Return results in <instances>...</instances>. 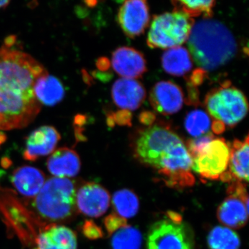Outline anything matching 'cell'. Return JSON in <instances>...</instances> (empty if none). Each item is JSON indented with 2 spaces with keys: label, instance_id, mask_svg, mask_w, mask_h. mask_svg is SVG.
Segmentation results:
<instances>
[{
  "label": "cell",
  "instance_id": "25",
  "mask_svg": "<svg viewBox=\"0 0 249 249\" xmlns=\"http://www.w3.org/2000/svg\"><path fill=\"white\" fill-rule=\"evenodd\" d=\"M177 10L182 11L191 18L204 15L210 18L213 14L215 0H172Z\"/></svg>",
  "mask_w": 249,
  "mask_h": 249
},
{
  "label": "cell",
  "instance_id": "29",
  "mask_svg": "<svg viewBox=\"0 0 249 249\" xmlns=\"http://www.w3.org/2000/svg\"><path fill=\"white\" fill-rule=\"evenodd\" d=\"M82 232L89 240H96L103 237L102 229L92 221H85L82 227Z\"/></svg>",
  "mask_w": 249,
  "mask_h": 249
},
{
  "label": "cell",
  "instance_id": "12",
  "mask_svg": "<svg viewBox=\"0 0 249 249\" xmlns=\"http://www.w3.org/2000/svg\"><path fill=\"white\" fill-rule=\"evenodd\" d=\"M61 139L55 127L45 125L35 129L27 138L23 158L35 161L41 157L51 155Z\"/></svg>",
  "mask_w": 249,
  "mask_h": 249
},
{
  "label": "cell",
  "instance_id": "28",
  "mask_svg": "<svg viewBox=\"0 0 249 249\" xmlns=\"http://www.w3.org/2000/svg\"><path fill=\"white\" fill-rule=\"evenodd\" d=\"M104 225L109 235H111L116 231L127 225V219L121 217L114 213L105 218Z\"/></svg>",
  "mask_w": 249,
  "mask_h": 249
},
{
  "label": "cell",
  "instance_id": "21",
  "mask_svg": "<svg viewBox=\"0 0 249 249\" xmlns=\"http://www.w3.org/2000/svg\"><path fill=\"white\" fill-rule=\"evenodd\" d=\"M161 62L163 70L175 76H184L193 67L191 54L182 47L168 49L163 54Z\"/></svg>",
  "mask_w": 249,
  "mask_h": 249
},
{
  "label": "cell",
  "instance_id": "33",
  "mask_svg": "<svg viewBox=\"0 0 249 249\" xmlns=\"http://www.w3.org/2000/svg\"><path fill=\"white\" fill-rule=\"evenodd\" d=\"M10 0H0V8L4 7L9 4Z\"/></svg>",
  "mask_w": 249,
  "mask_h": 249
},
{
  "label": "cell",
  "instance_id": "15",
  "mask_svg": "<svg viewBox=\"0 0 249 249\" xmlns=\"http://www.w3.org/2000/svg\"><path fill=\"white\" fill-rule=\"evenodd\" d=\"M41 229L32 249H77L76 232L61 224H49Z\"/></svg>",
  "mask_w": 249,
  "mask_h": 249
},
{
  "label": "cell",
  "instance_id": "30",
  "mask_svg": "<svg viewBox=\"0 0 249 249\" xmlns=\"http://www.w3.org/2000/svg\"><path fill=\"white\" fill-rule=\"evenodd\" d=\"M213 131L215 134L222 133L225 130V125L219 121H214L212 125Z\"/></svg>",
  "mask_w": 249,
  "mask_h": 249
},
{
  "label": "cell",
  "instance_id": "22",
  "mask_svg": "<svg viewBox=\"0 0 249 249\" xmlns=\"http://www.w3.org/2000/svg\"><path fill=\"white\" fill-rule=\"evenodd\" d=\"M112 205L116 214L124 219H129L138 213L139 198L131 190H119L114 193L112 196Z\"/></svg>",
  "mask_w": 249,
  "mask_h": 249
},
{
  "label": "cell",
  "instance_id": "7",
  "mask_svg": "<svg viewBox=\"0 0 249 249\" xmlns=\"http://www.w3.org/2000/svg\"><path fill=\"white\" fill-rule=\"evenodd\" d=\"M205 104L211 116L230 127L243 120L248 112L245 95L230 84L211 91L206 96Z\"/></svg>",
  "mask_w": 249,
  "mask_h": 249
},
{
  "label": "cell",
  "instance_id": "17",
  "mask_svg": "<svg viewBox=\"0 0 249 249\" xmlns=\"http://www.w3.org/2000/svg\"><path fill=\"white\" fill-rule=\"evenodd\" d=\"M111 65L114 71L123 78L142 76L147 71L146 61L141 52L131 47H123L112 54Z\"/></svg>",
  "mask_w": 249,
  "mask_h": 249
},
{
  "label": "cell",
  "instance_id": "8",
  "mask_svg": "<svg viewBox=\"0 0 249 249\" xmlns=\"http://www.w3.org/2000/svg\"><path fill=\"white\" fill-rule=\"evenodd\" d=\"M230 153V144H228L225 139L214 138L193 159L192 169L201 178L219 179L227 170Z\"/></svg>",
  "mask_w": 249,
  "mask_h": 249
},
{
  "label": "cell",
  "instance_id": "19",
  "mask_svg": "<svg viewBox=\"0 0 249 249\" xmlns=\"http://www.w3.org/2000/svg\"><path fill=\"white\" fill-rule=\"evenodd\" d=\"M11 182L19 194L27 199H34L45 182V175L34 167L21 166L14 170Z\"/></svg>",
  "mask_w": 249,
  "mask_h": 249
},
{
  "label": "cell",
  "instance_id": "23",
  "mask_svg": "<svg viewBox=\"0 0 249 249\" xmlns=\"http://www.w3.org/2000/svg\"><path fill=\"white\" fill-rule=\"evenodd\" d=\"M209 249H240V237L229 228L215 227L208 235Z\"/></svg>",
  "mask_w": 249,
  "mask_h": 249
},
{
  "label": "cell",
  "instance_id": "31",
  "mask_svg": "<svg viewBox=\"0 0 249 249\" xmlns=\"http://www.w3.org/2000/svg\"><path fill=\"white\" fill-rule=\"evenodd\" d=\"M7 140V136L2 131L0 130V145L4 144Z\"/></svg>",
  "mask_w": 249,
  "mask_h": 249
},
{
  "label": "cell",
  "instance_id": "14",
  "mask_svg": "<svg viewBox=\"0 0 249 249\" xmlns=\"http://www.w3.org/2000/svg\"><path fill=\"white\" fill-rule=\"evenodd\" d=\"M229 165L220 179L229 183L249 182V136L244 142L235 139L230 145Z\"/></svg>",
  "mask_w": 249,
  "mask_h": 249
},
{
  "label": "cell",
  "instance_id": "27",
  "mask_svg": "<svg viewBox=\"0 0 249 249\" xmlns=\"http://www.w3.org/2000/svg\"><path fill=\"white\" fill-rule=\"evenodd\" d=\"M215 138L212 132L204 134L201 137L191 139L186 144L187 149L191 155L192 159L195 158L205 148L213 139Z\"/></svg>",
  "mask_w": 249,
  "mask_h": 249
},
{
  "label": "cell",
  "instance_id": "10",
  "mask_svg": "<svg viewBox=\"0 0 249 249\" xmlns=\"http://www.w3.org/2000/svg\"><path fill=\"white\" fill-rule=\"evenodd\" d=\"M109 192L95 182L83 183L77 188L76 207L77 212L90 217L103 215L110 205Z\"/></svg>",
  "mask_w": 249,
  "mask_h": 249
},
{
  "label": "cell",
  "instance_id": "18",
  "mask_svg": "<svg viewBox=\"0 0 249 249\" xmlns=\"http://www.w3.org/2000/svg\"><path fill=\"white\" fill-rule=\"evenodd\" d=\"M49 173L55 178H74L80 173L81 161L73 149L63 147L54 150L47 161Z\"/></svg>",
  "mask_w": 249,
  "mask_h": 249
},
{
  "label": "cell",
  "instance_id": "1",
  "mask_svg": "<svg viewBox=\"0 0 249 249\" xmlns=\"http://www.w3.org/2000/svg\"><path fill=\"white\" fill-rule=\"evenodd\" d=\"M45 67L22 51L0 47V130L27 127L41 110L34 93Z\"/></svg>",
  "mask_w": 249,
  "mask_h": 249
},
{
  "label": "cell",
  "instance_id": "11",
  "mask_svg": "<svg viewBox=\"0 0 249 249\" xmlns=\"http://www.w3.org/2000/svg\"><path fill=\"white\" fill-rule=\"evenodd\" d=\"M117 20L127 37L134 38L142 35L150 24L147 0H125L119 10Z\"/></svg>",
  "mask_w": 249,
  "mask_h": 249
},
{
  "label": "cell",
  "instance_id": "4",
  "mask_svg": "<svg viewBox=\"0 0 249 249\" xmlns=\"http://www.w3.org/2000/svg\"><path fill=\"white\" fill-rule=\"evenodd\" d=\"M76 189L75 181L70 178H48L33 200L36 214L50 224L71 220L77 212Z\"/></svg>",
  "mask_w": 249,
  "mask_h": 249
},
{
  "label": "cell",
  "instance_id": "20",
  "mask_svg": "<svg viewBox=\"0 0 249 249\" xmlns=\"http://www.w3.org/2000/svg\"><path fill=\"white\" fill-rule=\"evenodd\" d=\"M34 93L41 105L53 106L63 99L65 91L61 81L47 72L36 80Z\"/></svg>",
  "mask_w": 249,
  "mask_h": 249
},
{
  "label": "cell",
  "instance_id": "5",
  "mask_svg": "<svg viewBox=\"0 0 249 249\" xmlns=\"http://www.w3.org/2000/svg\"><path fill=\"white\" fill-rule=\"evenodd\" d=\"M194 24L193 18L177 9L156 16L147 35V45L152 49L181 46L188 40Z\"/></svg>",
  "mask_w": 249,
  "mask_h": 249
},
{
  "label": "cell",
  "instance_id": "6",
  "mask_svg": "<svg viewBox=\"0 0 249 249\" xmlns=\"http://www.w3.org/2000/svg\"><path fill=\"white\" fill-rule=\"evenodd\" d=\"M147 249H193L194 235L182 217L175 212L152 224L147 236Z\"/></svg>",
  "mask_w": 249,
  "mask_h": 249
},
{
  "label": "cell",
  "instance_id": "26",
  "mask_svg": "<svg viewBox=\"0 0 249 249\" xmlns=\"http://www.w3.org/2000/svg\"><path fill=\"white\" fill-rule=\"evenodd\" d=\"M184 124L188 134L196 138L209 133L211 128V118L205 111L196 109L188 113Z\"/></svg>",
  "mask_w": 249,
  "mask_h": 249
},
{
  "label": "cell",
  "instance_id": "32",
  "mask_svg": "<svg viewBox=\"0 0 249 249\" xmlns=\"http://www.w3.org/2000/svg\"><path fill=\"white\" fill-rule=\"evenodd\" d=\"M85 3L88 6H93L96 4V0H85Z\"/></svg>",
  "mask_w": 249,
  "mask_h": 249
},
{
  "label": "cell",
  "instance_id": "9",
  "mask_svg": "<svg viewBox=\"0 0 249 249\" xmlns=\"http://www.w3.org/2000/svg\"><path fill=\"white\" fill-rule=\"evenodd\" d=\"M227 194L229 196L218 207V220L231 229H241L249 219V196L245 183H229Z\"/></svg>",
  "mask_w": 249,
  "mask_h": 249
},
{
  "label": "cell",
  "instance_id": "24",
  "mask_svg": "<svg viewBox=\"0 0 249 249\" xmlns=\"http://www.w3.org/2000/svg\"><path fill=\"white\" fill-rule=\"evenodd\" d=\"M112 249H141L142 235L138 229L126 225L111 234Z\"/></svg>",
  "mask_w": 249,
  "mask_h": 249
},
{
  "label": "cell",
  "instance_id": "3",
  "mask_svg": "<svg viewBox=\"0 0 249 249\" xmlns=\"http://www.w3.org/2000/svg\"><path fill=\"white\" fill-rule=\"evenodd\" d=\"M188 40L190 54L204 71H214L224 66L237 53V42L231 31L211 18L194 24Z\"/></svg>",
  "mask_w": 249,
  "mask_h": 249
},
{
  "label": "cell",
  "instance_id": "2",
  "mask_svg": "<svg viewBox=\"0 0 249 249\" xmlns=\"http://www.w3.org/2000/svg\"><path fill=\"white\" fill-rule=\"evenodd\" d=\"M134 155L142 164L157 170L170 188L183 189L196 182L186 143L168 127L155 124L144 129L136 140Z\"/></svg>",
  "mask_w": 249,
  "mask_h": 249
},
{
  "label": "cell",
  "instance_id": "13",
  "mask_svg": "<svg viewBox=\"0 0 249 249\" xmlns=\"http://www.w3.org/2000/svg\"><path fill=\"white\" fill-rule=\"evenodd\" d=\"M150 101L157 112L171 115L182 108L183 94L181 88L173 82L160 81L152 88Z\"/></svg>",
  "mask_w": 249,
  "mask_h": 249
},
{
  "label": "cell",
  "instance_id": "16",
  "mask_svg": "<svg viewBox=\"0 0 249 249\" xmlns=\"http://www.w3.org/2000/svg\"><path fill=\"white\" fill-rule=\"evenodd\" d=\"M145 90L142 83L131 78H122L116 80L111 89L113 101L118 107L124 111H134L145 101Z\"/></svg>",
  "mask_w": 249,
  "mask_h": 249
}]
</instances>
